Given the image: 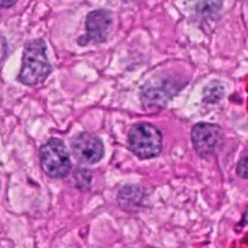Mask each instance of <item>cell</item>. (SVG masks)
<instances>
[{"label":"cell","mask_w":248,"mask_h":248,"mask_svg":"<svg viewBox=\"0 0 248 248\" xmlns=\"http://www.w3.org/2000/svg\"><path fill=\"white\" fill-rule=\"evenodd\" d=\"M47 46L43 39H33L24 45L21 70L17 80L26 86L43 84L52 72V65L46 55Z\"/></svg>","instance_id":"cell-1"},{"label":"cell","mask_w":248,"mask_h":248,"mask_svg":"<svg viewBox=\"0 0 248 248\" xmlns=\"http://www.w3.org/2000/svg\"><path fill=\"white\" fill-rule=\"evenodd\" d=\"M162 133L156 126L149 123H140L130 128L127 144L131 152L142 160L157 157L162 152Z\"/></svg>","instance_id":"cell-2"},{"label":"cell","mask_w":248,"mask_h":248,"mask_svg":"<svg viewBox=\"0 0 248 248\" xmlns=\"http://www.w3.org/2000/svg\"><path fill=\"white\" fill-rule=\"evenodd\" d=\"M44 173L52 179L65 178L72 171V161L65 144L60 138H50L39 150Z\"/></svg>","instance_id":"cell-3"},{"label":"cell","mask_w":248,"mask_h":248,"mask_svg":"<svg viewBox=\"0 0 248 248\" xmlns=\"http://www.w3.org/2000/svg\"><path fill=\"white\" fill-rule=\"evenodd\" d=\"M191 143L199 156L207 159L217 152L223 140V131L216 124L198 123L191 128Z\"/></svg>","instance_id":"cell-4"},{"label":"cell","mask_w":248,"mask_h":248,"mask_svg":"<svg viewBox=\"0 0 248 248\" xmlns=\"http://www.w3.org/2000/svg\"><path fill=\"white\" fill-rule=\"evenodd\" d=\"M113 24V15L110 11L104 9L93 10L89 12L85 18V35L78 39L80 46L92 45V44H101L107 40Z\"/></svg>","instance_id":"cell-5"},{"label":"cell","mask_w":248,"mask_h":248,"mask_svg":"<svg viewBox=\"0 0 248 248\" xmlns=\"http://www.w3.org/2000/svg\"><path fill=\"white\" fill-rule=\"evenodd\" d=\"M181 89H183V85L171 79H161L159 81L152 80L142 87L140 101L145 107L164 108Z\"/></svg>","instance_id":"cell-6"},{"label":"cell","mask_w":248,"mask_h":248,"mask_svg":"<svg viewBox=\"0 0 248 248\" xmlns=\"http://www.w3.org/2000/svg\"><path fill=\"white\" fill-rule=\"evenodd\" d=\"M72 152L80 164L94 165L104 156V144L101 138L84 132L72 140Z\"/></svg>","instance_id":"cell-7"},{"label":"cell","mask_w":248,"mask_h":248,"mask_svg":"<svg viewBox=\"0 0 248 248\" xmlns=\"http://www.w3.org/2000/svg\"><path fill=\"white\" fill-rule=\"evenodd\" d=\"M145 198H147V194L142 186H136V184H127L118 191L116 201L121 210L128 213H133L142 210L145 202Z\"/></svg>","instance_id":"cell-8"},{"label":"cell","mask_w":248,"mask_h":248,"mask_svg":"<svg viewBox=\"0 0 248 248\" xmlns=\"http://www.w3.org/2000/svg\"><path fill=\"white\" fill-rule=\"evenodd\" d=\"M220 9H222V2L218 1L199 2L195 7L198 17L203 22L216 21L219 16Z\"/></svg>","instance_id":"cell-9"},{"label":"cell","mask_w":248,"mask_h":248,"mask_svg":"<svg viewBox=\"0 0 248 248\" xmlns=\"http://www.w3.org/2000/svg\"><path fill=\"white\" fill-rule=\"evenodd\" d=\"M224 85L220 84L219 81L215 80V81H211L210 84H207L203 89V102L205 103H217L224 96Z\"/></svg>","instance_id":"cell-10"},{"label":"cell","mask_w":248,"mask_h":248,"mask_svg":"<svg viewBox=\"0 0 248 248\" xmlns=\"http://www.w3.org/2000/svg\"><path fill=\"white\" fill-rule=\"evenodd\" d=\"M73 182L75 188L80 191H87L92 183V172L87 169H77L73 174Z\"/></svg>","instance_id":"cell-11"},{"label":"cell","mask_w":248,"mask_h":248,"mask_svg":"<svg viewBox=\"0 0 248 248\" xmlns=\"http://www.w3.org/2000/svg\"><path fill=\"white\" fill-rule=\"evenodd\" d=\"M236 172L241 178L248 179V153H246V154L240 159L236 167Z\"/></svg>","instance_id":"cell-12"},{"label":"cell","mask_w":248,"mask_h":248,"mask_svg":"<svg viewBox=\"0 0 248 248\" xmlns=\"http://www.w3.org/2000/svg\"><path fill=\"white\" fill-rule=\"evenodd\" d=\"M7 53V43L4 36L0 35V63L5 60V56Z\"/></svg>","instance_id":"cell-13"},{"label":"cell","mask_w":248,"mask_h":248,"mask_svg":"<svg viewBox=\"0 0 248 248\" xmlns=\"http://www.w3.org/2000/svg\"><path fill=\"white\" fill-rule=\"evenodd\" d=\"M14 5H16V1H15V0H11V1H1V0H0V7H1V9H9V7H12Z\"/></svg>","instance_id":"cell-14"}]
</instances>
